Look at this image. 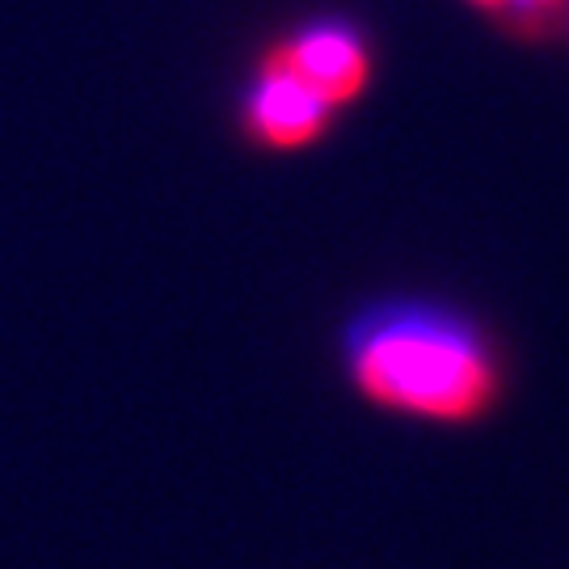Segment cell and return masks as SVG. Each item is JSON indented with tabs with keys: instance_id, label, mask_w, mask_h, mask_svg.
<instances>
[{
	"instance_id": "6da1fadb",
	"label": "cell",
	"mask_w": 569,
	"mask_h": 569,
	"mask_svg": "<svg viewBox=\"0 0 569 569\" xmlns=\"http://www.w3.org/2000/svg\"><path fill=\"white\" fill-rule=\"evenodd\" d=\"M346 385L367 406L430 422L477 427L502 406L507 363L477 317L427 296L363 305L338 338Z\"/></svg>"
},
{
	"instance_id": "7a4b0ae2",
	"label": "cell",
	"mask_w": 569,
	"mask_h": 569,
	"mask_svg": "<svg viewBox=\"0 0 569 569\" xmlns=\"http://www.w3.org/2000/svg\"><path fill=\"white\" fill-rule=\"evenodd\" d=\"M258 63L291 72L342 114L363 102L376 81V42L346 13H317L274 34V42L262 47Z\"/></svg>"
},
{
	"instance_id": "3957f363",
	"label": "cell",
	"mask_w": 569,
	"mask_h": 569,
	"mask_svg": "<svg viewBox=\"0 0 569 569\" xmlns=\"http://www.w3.org/2000/svg\"><path fill=\"white\" fill-rule=\"evenodd\" d=\"M333 122L338 110L321 93H312L283 68L253 60V72L237 98V131L249 148L270 157L308 152L333 131Z\"/></svg>"
},
{
	"instance_id": "277c9868",
	"label": "cell",
	"mask_w": 569,
	"mask_h": 569,
	"mask_svg": "<svg viewBox=\"0 0 569 569\" xmlns=\"http://www.w3.org/2000/svg\"><path fill=\"white\" fill-rule=\"evenodd\" d=\"M493 26L519 47H549L569 30V0H502Z\"/></svg>"
},
{
	"instance_id": "5b68a950",
	"label": "cell",
	"mask_w": 569,
	"mask_h": 569,
	"mask_svg": "<svg viewBox=\"0 0 569 569\" xmlns=\"http://www.w3.org/2000/svg\"><path fill=\"white\" fill-rule=\"evenodd\" d=\"M465 4L472 9V13H481V18H489V21H493V13L502 9V0H465Z\"/></svg>"
}]
</instances>
